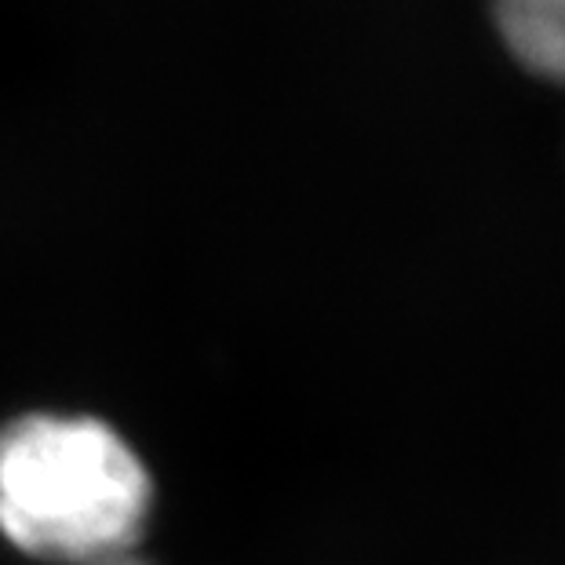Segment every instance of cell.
I'll return each mask as SVG.
<instances>
[{
    "mask_svg": "<svg viewBox=\"0 0 565 565\" xmlns=\"http://www.w3.org/2000/svg\"><path fill=\"white\" fill-rule=\"evenodd\" d=\"M492 19L525 70L565 84V0H492Z\"/></svg>",
    "mask_w": 565,
    "mask_h": 565,
    "instance_id": "2",
    "label": "cell"
},
{
    "mask_svg": "<svg viewBox=\"0 0 565 565\" xmlns=\"http://www.w3.org/2000/svg\"><path fill=\"white\" fill-rule=\"evenodd\" d=\"M158 486L125 430L92 413L33 408L0 424V540L52 565L139 551Z\"/></svg>",
    "mask_w": 565,
    "mask_h": 565,
    "instance_id": "1",
    "label": "cell"
},
{
    "mask_svg": "<svg viewBox=\"0 0 565 565\" xmlns=\"http://www.w3.org/2000/svg\"><path fill=\"white\" fill-rule=\"evenodd\" d=\"M92 565H150V558L142 555V551H125V555H114V558H103Z\"/></svg>",
    "mask_w": 565,
    "mask_h": 565,
    "instance_id": "3",
    "label": "cell"
}]
</instances>
